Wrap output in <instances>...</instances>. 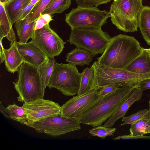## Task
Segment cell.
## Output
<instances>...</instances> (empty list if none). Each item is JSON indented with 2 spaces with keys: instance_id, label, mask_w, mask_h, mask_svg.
<instances>
[{
  "instance_id": "obj_1",
  "label": "cell",
  "mask_w": 150,
  "mask_h": 150,
  "mask_svg": "<svg viewBox=\"0 0 150 150\" xmlns=\"http://www.w3.org/2000/svg\"><path fill=\"white\" fill-rule=\"evenodd\" d=\"M142 48L134 37L122 34L111 38L101 56L100 64L111 68L123 69L142 52Z\"/></svg>"
},
{
  "instance_id": "obj_2",
  "label": "cell",
  "mask_w": 150,
  "mask_h": 150,
  "mask_svg": "<svg viewBox=\"0 0 150 150\" xmlns=\"http://www.w3.org/2000/svg\"><path fill=\"white\" fill-rule=\"evenodd\" d=\"M137 86L119 87L112 93L102 96L98 102L79 120L81 124L93 127L101 126Z\"/></svg>"
},
{
  "instance_id": "obj_3",
  "label": "cell",
  "mask_w": 150,
  "mask_h": 150,
  "mask_svg": "<svg viewBox=\"0 0 150 150\" xmlns=\"http://www.w3.org/2000/svg\"><path fill=\"white\" fill-rule=\"evenodd\" d=\"M142 0H113L109 12L112 23L125 32L137 30Z\"/></svg>"
},
{
  "instance_id": "obj_4",
  "label": "cell",
  "mask_w": 150,
  "mask_h": 150,
  "mask_svg": "<svg viewBox=\"0 0 150 150\" xmlns=\"http://www.w3.org/2000/svg\"><path fill=\"white\" fill-rule=\"evenodd\" d=\"M17 71L18 80L13 83L19 95L18 100L26 103L43 98L45 91L42 88L38 68L24 62Z\"/></svg>"
},
{
  "instance_id": "obj_5",
  "label": "cell",
  "mask_w": 150,
  "mask_h": 150,
  "mask_svg": "<svg viewBox=\"0 0 150 150\" xmlns=\"http://www.w3.org/2000/svg\"><path fill=\"white\" fill-rule=\"evenodd\" d=\"M69 40L70 44L90 52L94 56L103 53L111 38L101 28H79L71 29Z\"/></svg>"
},
{
  "instance_id": "obj_6",
  "label": "cell",
  "mask_w": 150,
  "mask_h": 150,
  "mask_svg": "<svg viewBox=\"0 0 150 150\" xmlns=\"http://www.w3.org/2000/svg\"><path fill=\"white\" fill-rule=\"evenodd\" d=\"M81 76L76 65L56 62L47 86L56 88L65 96H72L79 91Z\"/></svg>"
},
{
  "instance_id": "obj_7",
  "label": "cell",
  "mask_w": 150,
  "mask_h": 150,
  "mask_svg": "<svg viewBox=\"0 0 150 150\" xmlns=\"http://www.w3.org/2000/svg\"><path fill=\"white\" fill-rule=\"evenodd\" d=\"M110 17L109 12L100 10L96 7L78 6L65 15V21L71 29L101 28Z\"/></svg>"
},
{
  "instance_id": "obj_8",
  "label": "cell",
  "mask_w": 150,
  "mask_h": 150,
  "mask_svg": "<svg viewBox=\"0 0 150 150\" xmlns=\"http://www.w3.org/2000/svg\"><path fill=\"white\" fill-rule=\"evenodd\" d=\"M79 120L62 116L61 113L37 122L30 127L38 133L55 137L80 129Z\"/></svg>"
},
{
  "instance_id": "obj_9",
  "label": "cell",
  "mask_w": 150,
  "mask_h": 150,
  "mask_svg": "<svg viewBox=\"0 0 150 150\" xmlns=\"http://www.w3.org/2000/svg\"><path fill=\"white\" fill-rule=\"evenodd\" d=\"M102 96L98 91L92 90L71 98L61 106L63 117L79 120L99 101Z\"/></svg>"
},
{
  "instance_id": "obj_10",
  "label": "cell",
  "mask_w": 150,
  "mask_h": 150,
  "mask_svg": "<svg viewBox=\"0 0 150 150\" xmlns=\"http://www.w3.org/2000/svg\"><path fill=\"white\" fill-rule=\"evenodd\" d=\"M32 42L48 57L54 58L62 52L66 43L48 24L35 30Z\"/></svg>"
},
{
  "instance_id": "obj_11",
  "label": "cell",
  "mask_w": 150,
  "mask_h": 150,
  "mask_svg": "<svg viewBox=\"0 0 150 150\" xmlns=\"http://www.w3.org/2000/svg\"><path fill=\"white\" fill-rule=\"evenodd\" d=\"M22 106L26 110L27 126L45 118L61 113V106L52 100L40 98L24 103Z\"/></svg>"
},
{
  "instance_id": "obj_12",
  "label": "cell",
  "mask_w": 150,
  "mask_h": 150,
  "mask_svg": "<svg viewBox=\"0 0 150 150\" xmlns=\"http://www.w3.org/2000/svg\"><path fill=\"white\" fill-rule=\"evenodd\" d=\"M19 52L24 62L37 68L41 66L49 57L32 42L25 43L17 42Z\"/></svg>"
},
{
  "instance_id": "obj_13",
  "label": "cell",
  "mask_w": 150,
  "mask_h": 150,
  "mask_svg": "<svg viewBox=\"0 0 150 150\" xmlns=\"http://www.w3.org/2000/svg\"><path fill=\"white\" fill-rule=\"evenodd\" d=\"M142 94V91L138 86L134 88L129 96L121 103L103 126L106 127H112L118 120L125 116L130 107L135 101L141 99Z\"/></svg>"
},
{
  "instance_id": "obj_14",
  "label": "cell",
  "mask_w": 150,
  "mask_h": 150,
  "mask_svg": "<svg viewBox=\"0 0 150 150\" xmlns=\"http://www.w3.org/2000/svg\"><path fill=\"white\" fill-rule=\"evenodd\" d=\"M17 42L16 41L8 49L4 48V61L7 70L11 73L18 71L19 67L24 62L19 52Z\"/></svg>"
},
{
  "instance_id": "obj_15",
  "label": "cell",
  "mask_w": 150,
  "mask_h": 150,
  "mask_svg": "<svg viewBox=\"0 0 150 150\" xmlns=\"http://www.w3.org/2000/svg\"><path fill=\"white\" fill-rule=\"evenodd\" d=\"M134 73H150V56L146 49H143L141 53L124 68Z\"/></svg>"
},
{
  "instance_id": "obj_16",
  "label": "cell",
  "mask_w": 150,
  "mask_h": 150,
  "mask_svg": "<svg viewBox=\"0 0 150 150\" xmlns=\"http://www.w3.org/2000/svg\"><path fill=\"white\" fill-rule=\"evenodd\" d=\"M11 20L3 5L0 3V39L5 37L11 45L16 40Z\"/></svg>"
},
{
  "instance_id": "obj_17",
  "label": "cell",
  "mask_w": 150,
  "mask_h": 150,
  "mask_svg": "<svg viewBox=\"0 0 150 150\" xmlns=\"http://www.w3.org/2000/svg\"><path fill=\"white\" fill-rule=\"evenodd\" d=\"M35 21H30L29 14L24 19L15 23V27L19 39V42L25 43L32 38L35 30Z\"/></svg>"
},
{
  "instance_id": "obj_18",
  "label": "cell",
  "mask_w": 150,
  "mask_h": 150,
  "mask_svg": "<svg viewBox=\"0 0 150 150\" xmlns=\"http://www.w3.org/2000/svg\"><path fill=\"white\" fill-rule=\"evenodd\" d=\"M93 57L90 52L76 47L67 54L66 60L69 63L76 66H83L89 65Z\"/></svg>"
},
{
  "instance_id": "obj_19",
  "label": "cell",
  "mask_w": 150,
  "mask_h": 150,
  "mask_svg": "<svg viewBox=\"0 0 150 150\" xmlns=\"http://www.w3.org/2000/svg\"><path fill=\"white\" fill-rule=\"evenodd\" d=\"M138 28L147 44L150 45V6H144L139 16Z\"/></svg>"
},
{
  "instance_id": "obj_20",
  "label": "cell",
  "mask_w": 150,
  "mask_h": 150,
  "mask_svg": "<svg viewBox=\"0 0 150 150\" xmlns=\"http://www.w3.org/2000/svg\"><path fill=\"white\" fill-rule=\"evenodd\" d=\"M94 73V68L92 65L89 68L87 67L83 69L81 73L80 87L77 95L82 94L91 90Z\"/></svg>"
},
{
  "instance_id": "obj_21",
  "label": "cell",
  "mask_w": 150,
  "mask_h": 150,
  "mask_svg": "<svg viewBox=\"0 0 150 150\" xmlns=\"http://www.w3.org/2000/svg\"><path fill=\"white\" fill-rule=\"evenodd\" d=\"M56 62L55 59L54 58L49 57L45 62L38 68L42 88L44 91L47 86Z\"/></svg>"
},
{
  "instance_id": "obj_22",
  "label": "cell",
  "mask_w": 150,
  "mask_h": 150,
  "mask_svg": "<svg viewBox=\"0 0 150 150\" xmlns=\"http://www.w3.org/2000/svg\"><path fill=\"white\" fill-rule=\"evenodd\" d=\"M6 108L10 119L27 125L26 110L22 106H19L14 103L12 104L9 105Z\"/></svg>"
},
{
  "instance_id": "obj_23",
  "label": "cell",
  "mask_w": 150,
  "mask_h": 150,
  "mask_svg": "<svg viewBox=\"0 0 150 150\" xmlns=\"http://www.w3.org/2000/svg\"><path fill=\"white\" fill-rule=\"evenodd\" d=\"M129 131L132 135L150 133V117L146 116L132 124Z\"/></svg>"
},
{
  "instance_id": "obj_24",
  "label": "cell",
  "mask_w": 150,
  "mask_h": 150,
  "mask_svg": "<svg viewBox=\"0 0 150 150\" xmlns=\"http://www.w3.org/2000/svg\"><path fill=\"white\" fill-rule=\"evenodd\" d=\"M71 4V0H51L42 14L48 13L52 16L61 13L68 8Z\"/></svg>"
},
{
  "instance_id": "obj_25",
  "label": "cell",
  "mask_w": 150,
  "mask_h": 150,
  "mask_svg": "<svg viewBox=\"0 0 150 150\" xmlns=\"http://www.w3.org/2000/svg\"><path fill=\"white\" fill-rule=\"evenodd\" d=\"M31 0H10L3 4L10 17L12 23L16 14L29 4Z\"/></svg>"
},
{
  "instance_id": "obj_26",
  "label": "cell",
  "mask_w": 150,
  "mask_h": 150,
  "mask_svg": "<svg viewBox=\"0 0 150 150\" xmlns=\"http://www.w3.org/2000/svg\"><path fill=\"white\" fill-rule=\"evenodd\" d=\"M116 128L106 127L101 126H96L89 130V132L92 136L104 138L108 136H112L115 132Z\"/></svg>"
},
{
  "instance_id": "obj_27",
  "label": "cell",
  "mask_w": 150,
  "mask_h": 150,
  "mask_svg": "<svg viewBox=\"0 0 150 150\" xmlns=\"http://www.w3.org/2000/svg\"><path fill=\"white\" fill-rule=\"evenodd\" d=\"M51 0H40L32 9L29 15L31 22L36 20L41 15L45 8Z\"/></svg>"
},
{
  "instance_id": "obj_28",
  "label": "cell",
  "mask_w": 150,
  "mask_h": 150,
  "mask_svg": "<svg viewBox=\"0 0 150 150\" xmlns=\"http://www.w3.org/2000/svg\"><path fill=\"white\" fill-rule=\"evenodd\" d=\"M148 110L147 109L142 110L128 117H124L122 120V121L124 122L120 125H131L140 119L147 115Z\"/></svg>"
},
{
  "instance_id": "obj_29",
  "label": "cell",
  "mask_w": 150,
  "mask_h": 150,
  "mask_svg": "<svg viewBox=\"0 0 150 150\" xmlns=\"http://www.w3.org/2000/svg\"><path fill=\"white\" fill-rule=\"evenodd\" d=\"M78 6L81 7H96L106 4L111 0H75Z\"/></svg>"
},
{
  "instance_id": "obj_30",
  "label": "cell",
  "mask_w": 150,
  "mask_h": 150,
  "mask_svg": "<svg viewBox=\"0 0 150 150\" xmlns=\"http://www.w3.org/2000/svg\"><path fill=\"white\" fill-rule=\"evenodd\" d=\"M52 20L51 16L50 14L48 13L42 14L35 21V30L42 28Z\"/></svg>"
},
{
  "instance_id": "obj_31",
  "label": "cell",
  "mask_w": 150,
  "mask_h": 150,
  "mask_svg": "<svg viewBox=\"0 0 150 150\" xmlns=\"http://www.w3.org/2000/svg\"><path fill=\"white\" fill-rule=\"evenodd\" d=\"M35 6L30 3L20 10L16 14L12 22L13 25L19 20L23 19L25 18L30 13Z\"/></svg>"
},
{
  "instance_id": "obj_32",
  "label": "cell",
  "mask_w": 150,
  "mask_h": 150,
  "mask_svg": "<svg viewBox=\"0 0 150 150\" xmlns=\"http://www.w3.org/2000/svg\"><path fill=\"white\" fill-rule=\"evenodd\" d=\"M119 87L114 85H107L103 87L98 91L100 96H104L113 92Z\"/></svg>"
},
{
  "instance_id": "obj_33",
  "label": "cell",
  "mask_w": 150,
  "mask_h": 150,
  "mask_svg": "<svg viewBox=\"0 0 150 150\" xmlns=\"http://www.w3.org/2000/svg\"><path fill=\"white\" fill-rule=\"evenodd\" d=\"M120 139H150V136H145L144 135H132L131 134L124 135L119 136L113 139L114 140H118Z\"/></svg>"
},
{
  "instance_id": "obj_34",
  "label": "cell",
  "mask_w": 150,
  "mask_h": 150,
  "mask_svg": "<svg viewBox=\"0 0 150 150\" xmlns=\"http://www.w3.org/2000/svg\"><path fill=\"white\" fill-rule=\"evenodd\" d=\"M138 87L142 92L147 89H150V79L140 82L138 84Z\"/></svg>"
},
{
  "instance_id": "obj_35",
  "label": "cell",
  "mask_w": 150,
  "mask_h": 150,
  "mask_svg": "<svg viewBox=\"0 0 150 150\" xmlns=\"http://www.w3.org/2000/svg\"><path fill=\"white\" fill-rule=\"evenodd\" d=\"M0 111L1 113L7 118L10 119L9 115L6 108H4L0 102Z\"/></svg>"
},
{
  "instance_id": "obj_36",
  "label": "cell",
  "mask_w": 150,
  "mask_h": 150,
  "mask_svg": "<svg viewBox=\"0 0 150 150\" xmlns=\"http://www.w3.org/2000/svg\"><path fill=\"white\" fill-rule=\"evenodd\" d=\"M2 40L0 39V54L1 64L3 63L4 61V48L3 46Z\"/></svg>"
},
{
  "instance_id": "obj_37",
  "label": "cell",
  "mask_w": 150,
  "mask_h": 150,
  "mask_svg": "<svg viewBox=\"0 0 150 150\" xmlns=\"http://www.w3.org/2000/svg\"><path fill=\"white\" fill-rule=\"evenodd\" d=\"M40 1V0H31L30 3L35 6Z\"/></svg>"
},
{
  "instance_id": "obj_38",
  "label": "cell",
  "mask_w": 150,
  "mask_h": 150,
  "mask_svg": "<svg viewBox=\"0 0 150 150\" xmlns=\"http://www.w3.org/2000/svg\"><path fill=\"white\" fill-rule=\"evenodd\" d=\"M10 0H0V3L3 4H4Z\"/></svg>"
},
{
  "instance_id": "obj_39",
  "label": "cell",
  "mask_w": 150,
  "mask_h": 150,
  "mask_svg": "<svg viewBox=\"0 0 150 150\" xmlns=\"http://www.w3.org/2000/svg\"><path fill=\"white\" fill-rule=\"evenodd\" d=\"M147 115L150 117V100L149 101V109L148 110Z\"/></svg>"
},
{
  "instance_id": "obj_40",
  "label": "cell",
  "mask_w": 150,
  "mask_h": 150,
  "mask_svg": "<svg viewBox=\"0 0 150 150\" xmlns=\"http://www.w3.org/2000/svg\"><path fill=\"white\" fill-rule=\"evenodd\" d=\"M146 51L150 56V48L149 49H146Z\"/></svg>"
}]
</instances>
